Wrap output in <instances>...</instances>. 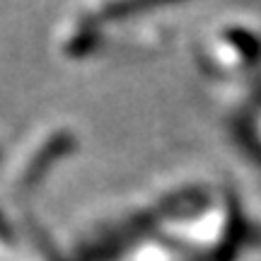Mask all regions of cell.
<instances>
[{
	"instance_id": "obj_1",
	"label": "cell",
	"mask_w": 261,
	"mask_h": 261,
	"mask_svg": "<svg viewBox=\"0 0 261 261\" xmlns=\"http://www.w3.org/2000/svg\"><path fill=\"white\" fill-rule=\"evenodd\" d=\"M172 247H177L184 256H198L203 261H225L247 247L249 225L242 218L240 205L230 196H218L215 191L205 196L191 211L162 225Z\"/></svg>"
},
{
	"instance_id": "obj_2",
	"label": "cell",
	"mask_w": 261,
	"mask_h": 261,
	"mask_svg": "<svg viewBox=\"0 0 261 261\" xmlns=\"http://www.w3.org/2000/svg\"><path fill=\"white\" fill-rule=\"evenodd\" d=\"M196 63L211 80L242 83L261 68V19L225 17L196 41Z\"/></svg>"
},
{
	"instance_id": "obj_3",
	"label": "cell",
	"mask_w": 261,
	"mask_h": 261,
	"mask_svg": "<svg viewBox=\"0 0 261 261\" xmlns=\"http://www.w3.org/2000/svg\"><path fill=\"white\" fill-rule=\"evenodd\" d=\"M240 133L247 138V143L252 145V150H256L261 158V107L252 109L249 116L244 119V123H240Z\"/></svg>"
}]
</instances>
